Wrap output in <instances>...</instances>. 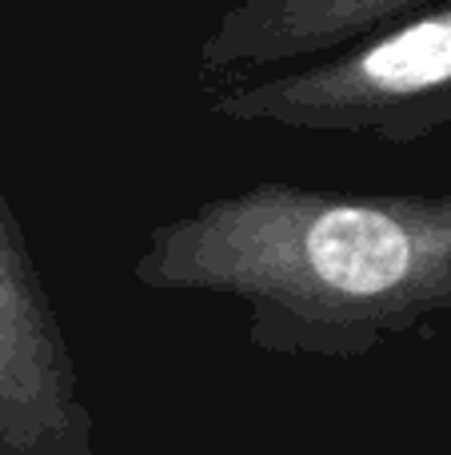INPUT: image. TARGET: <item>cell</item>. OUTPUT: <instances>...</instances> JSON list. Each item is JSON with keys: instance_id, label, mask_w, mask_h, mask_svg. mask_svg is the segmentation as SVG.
<instances>
[{"instance_id": "2", "label": "cell", "mask_w": 451, "mask_h": 455, "mask_svg": "<svg viewBox=\"0 0 451 455\" xmlns=\"http://www.w3.org/2000/svg\"><path fill=\"white\" fill-rule=\"evenodd\" d=\"M208 108L232 124L423 140L451 124V0L396 16L292 72L220 88Z\"/></svg>"}, {"instance_id": "1", "label": "cell", "mask_w": 451, "mask_h": 455, "mask_svg": "<svg viewBox=\"0 0 451 455\" xmlns=\"http://www.w3.org/2000/svg\"><path fill=\"white\" fill-rule=\"evenodd\" d=\"M132 275L240 299L256 347L356 360L451 312V192L256 184L152 228Z\"/></svg>"}, {"instance_id": "3", "label": "cell", "mask_w": 451, "mask_h": 455, "mask_svg": "<svg viewBox=\"0 0 451 455\" xmlns=\"http://www.w3.org/2000/svg\"><path fill=\"white\" fill-rule=\"evenodd\" d=\"M0 455H92L76 368L0 196Z\"/></svg>"}, {"instance_id": "4", "label": "cell", "mask_w": 451, "mask_h": 455, "mask_svg": "<svg viewBox=\"0 0 451 455\" xmlns=\"http://www.w3.org/2000/svg\"><path fill=\"white\" fill-rule=\"evenodd\" d=\"M436 0H236L200 44L208 76L308 60Z\"/></svg>"}]
</instances>
